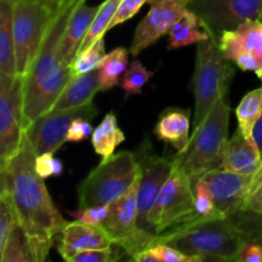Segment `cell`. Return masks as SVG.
Segmentation results:
<instances>
[{"label":"cell","instance_id":"cell-1","mask_svg":"<svg viewBox=\"0 0 262 262\" xmlns=\"http://www.w3.org/2000/svg\"><path fill=\"white\" fill-rule=\"evenodd\" d=\"M36 156L25 132L19 150L0 166V192H4L12 202L18 223L27 237L33 262H42L67 222L54 205L43 178L36 171Z\"/></svg>","mask_w":262,"mask_h":262},{"label":"cell","instance_id":"cell-2","mask_svg":"<svg viewBox=\"0 0 262 262\" xmlns=\"http://www.w3.org/2000/svg\"><path fill=\"white\" fill-rule=\"evenodd\" d=\"M81 0H66L56 9L37 55L22 78L25 129L31 122L50 112L64 87L73 78L71 67L61 54L64 32L69 17Z\"/></svg>","mask_w":262,"mask_h":262},{"label":"cell","instance_id":"cell-3","mask_svg":"<svg viewBox=\"0 0 262 262\" xmlns=\"http://www.w3.org/2000/svg\"><path fill=\"white\" fill-rule=\"evenodd\" d=\"M159 242L188 255L201 256L206 261H237L241 246L246 239L229 217L212 216L200 217L159 234Z\"/></svg>","mask_w":262,"mask_h":262},{"label":"cell","instance_id":"cell-4","mask_svg":"<svg viewBox=\"0 0 262 262\" xmlns=\"http://www.w3.org/2000/svg\"><path fill=\"white\" fill-rule=\"evenodd\" d=\"M230 106L225 97L212 106L204 122L193 129L188 145L173 161L196 181L205 173L220 169L228 141Z\"/></svg>","mask_w":262,"mask_h":262},{"label":"cell","instance_id":"cell-5","mask_svg":"<svg viewBox=\"0 0 262 262\" xmlns=\"http://www.w3.org/2000/svg\"><path fill=\"white\" fill-rule=\"evenodd\" d=\"M235 64L223 54L219 40L210 36L207 40L197 43L196 67L193 73L194 119L196 129L210 110L229 91L230 82L234 77Z\"/></svg>","mask_w":262,"mask_h":262},{"label":"cell","instance_id":"cell-6","mask_svg":"<svg viewBox=\"0 0 262 262\" xmlns=\"http://www.w3.org/2000/svg\"><path fill=\"white\" fill-rule=\"evenodd\" d=\"M140 174L138 161L130 151H120L102 159L77 187L78 207L112 204L132 188Z\"/></svg>","mask_w":262,"mask_h":262},{"label":"cell","instance_id":"cell-7","mask_svg":"<svg viewBox=\"0 0 262 262\" xmlns=\"http://www.w3.org/2000/svg\"><path fill=\"white\" fill-rule=\"evenodd\" d=\"M200 219L194 209V189L191 177L173 161V169L161 188L146 222V229L164 234Z\"/></svg>","mask_w":262,"mask_h":262},{"label":"cell","instance_id":"cell-8","mask_svg":"<svg viewBox=\"0 0 262 262\" xmlns=\"http://www.w3.org/2000/svg\"><path fill=\"white\" fill-rule=\"evenodd\" d=\"M138 184L110 204L109 214L101 227L117 247H120L130 260L138 253L159 243V235L143 229L138 224Z\"/></svg>","mask_w":262,"mask_h":262},{"label":"cell","instance_id":"cell-9","mask_svg":"<svg viewBox=\"0 0 262 262\" xmlns=\"http://www.w3.org/2000/svg\"><path fill=\"white\" fill-rule=\"evenodd\" d=\"M58 8L31 0H15L13 12V33L15 43L17 74L25 77L37 55L49 25Z\"/></svg>","mask_w":262,"mask_h":262},{"label":"cell","instance_id":"cell-10","mask_svg":"<svg viewBox=\"0 0 262 262\" xmlns=\"http://www.w3.org/2000/svg\"><path fill=\"white\" fill-rule=\"evenodd\" d=\"M188 9L197 15L200 26L219 40L224 31L261 19L262 0H189Z\"/></svg>","mask_w":262,"mask_h":262},{"label":"cell","instance_id":"cell-11","mask_svg":"<svg viewBox=\"0 0 262 262\" xmlns=\"http://www.w3.org/2000/svg\"><path fill=\"white\" fill-rule=\"evenodd\" d=\"M23 135L22 77L0 74V166L19 150Z\"/></svg>","mask_w":262,"mask_h":262},{"label":"cell","instance_id":"cell-12","mask_svg":"<svg viewBox=\"0 0 262 262\" xmlns=\"http://www.w3.org/2000/svg\"><path fill=\"white\" fill-rule=\"evenodd\" d=\"M99 114L94 102L74 109L49 112L31 122L25 129L36 154L55 152L67 142L69 127L77 118L94 119Z\"/></svg>","mask_w":262,"mask_h":262},{"label":"cell","instance_id":"cell-13","mask_svg":"<svg viewBox=\"0 0 262 262\" xmlns=\"http://www.w3.org/2000/svg\"><path fill=\"white\" fill-rule=\"evenodd\" d=\"M258 174H242L220 168L207 171L200 178L211 192L217 215L229 217L245 207Z\"/></svg>","mask_w":262,"mask_h":262},{"label":"cell","instance_id":"cell-14","mask_svg":"<svg viewBox=\"0 0 262 262\" xmlns=\"http://www.w3.org/2000/svg\"><path fill=\"white\" fill-rule=\"evenodd\" d=\"M140 165V184H138V224L146 229V222L161 188L165 184L173 169V159L158 156L152 152L150 142L145 140L135 154Z\"/></svg>","mask_w":262,"mask_h":262},{"label":"cell","instance_id":"cell-15","mask_svg":"<svg viewBox=\"0 0 262 262\" xmlns=\"http://www.w3.org/2000/svg\"><path fill=\"white\" fill-rule=\"evenodd\" d=\"M150 10L138 23L133 35L129 51L137 56L164 35L169 33L174 25L188 10L189 0H147Z\"/></svg>","mask_w":262,"mask_h":262},{"label":"cell","instance_id":"cell-16","mask_svg":"<svg viewBox=\"0 0 262 262\" xmlns=\"http://www.w3.org/2000/svg\"><path fill=\"white\" fill-rule=\"evenodd\" d=\"M112 246H114V243L101 225H89L76 220L67 223L61 230L56 248L64 260L71 262L77 253Z\"/></svg>","mask_w":262,"mask_h":262},{"label":"cell","instance_id":"cell-17","mask_svg":"<svg viewBox=\"0 0 262 262\" xmlns=\"http://www.w3.org/2000/svg\"><path fill=\"white\" fill-rule=\"evenodd\" d=\"M223 169L242 174H257L262 170V156L252 138L238 128L225 146Z\"/></svg>","mask_w":262,"mask_h":262},{"label":"cell","instance_id":"cell-18","mask_svg":"<svg viewBox=\"0 0 262 262\" xmlns=\"http://www.w3.org/2000/svg\"><path fill=\"white\" fill-rule=\"evenodd\" d=\"M99 9L100 5L90 7L86 4V0H81L69 17L66 32H64L63 43H61L63 59L69 67L78 54L82 42L86 38Z\"/></svg>","mask_w":262,"mask_h":262},{"label":"cell","instance_id":"cell-19","mask_svg":"<svg viewBox=\"0 0 262 262\" xmlns=\"http://www.w3.org/2000/svg\"><path fill=\"white\" fill-rule=\"evenodd\" d=\"M191 112L188 109L168 107L159 117L154 132L156 137L182 152L189 142Z\"/></svg>","mask_w":262,"mask_h":262},{"label":"cell","instance_id":"cell-20","mask_svg":"<svg viewBox=\"0 0 262 262\" xmlns=\"http://www.w3.org/2000/svg\"><path fill=\"white\" fill-rule=\"evenodd\" d=\"M100 91L99 69L73 77L64 87L61 94L54 102L50 112L74 109L94 102V97ZM49 113V112H48Z\"/></svg>","mask_w":262,"mask_h":262},{"label":"cell","instance_id":"cell-21","mask_svg":"<svg viewBox=\"0 0 262 262\" xmlns=\"http://www.w3.org/2000/svg\"><path fill=\"white\" fill-rule=\"evenodd\" d=\"M219 46L227 58L237 51H245L262 60V20H246L237 30L224 31Z\"/></svg>","mask_w":262,"mask_h":262},{"label":"cell","instance_id":"cell-22","mask_svg":"<svg viewBox=\"0 0 262 262\" xmlns=\"http://www.w3.org/2000/svg\"><path fill=\"white\" fill-rule=\"evenodd\" d=\"M15 0H0V74L15 77V43L13 33V12Z\"/></svg>","mask_w":262,"mask_h":262},{"label":"cell","instance_id":"cell-23","mask_svg":"<svg viewBox=\"0 0 262 262\" xmlns=\"http://www.w3.org/2000/svg\"><path fill=\"white\" fill-rule=\"evenodd\" d=\"M90 138L95 152L102 159H106L114 154L115 148L120 143L124 142L125 136L118 125L117 115L112 112L105 115L102 122L95 128Z\"/></svg>","mask_w":262,"mask_h":262},{"label":"cell","instance_id":"cell-24","mask_svg":"<svg viewBox=\"0 0 262 262\" xmlns=\"http://www.w3.org/2000/svg\"><path fill=\"white\" fill-rule=\"evenodd\" d=\"M129 53L124 48H115L104 56L99 67L100 91L119 86L120 79L129 66Z\"/></svg>","mask_w":262,"mask_h":262},{"label":"cell","instance_id":"cell-25","mask_svg":"<svg viewBox=\"0 0 262 262\" xmlns=\"http://www.w3.org/2000/svg\"><path fill=\"white\" fill-rule=\"evenodd\" d=\"M200 20L194 13L191 10H187L186 14L171 27L169 31V49H179L183 46L192 45V43H199L201 41L207 40L210 37L209 32L206 31H200Z\"/></svg>","mask_w":262,"mask_h":262},{"label":"cell","instance_id":"cell-26","mask_svg":"<svg viewBox=\"0 0 262 262\" xmlns=\"http://www.w3.org/2000/svg\"><path fill=\"white\" fill-rule=\"evenodd\" d=\"M262 114V86L243 96L235 109L238 128L247 138H252V130Z\"/></svg>","mask_w":262,"mask_h":262},{"label":"cell","instance_id":"cell-27","mask_svg":"<svg viewBox=\"0 0 262 262\" xmlns=\"http://www.w3.org/2000/svg\"><path fill=\"white\" fill-rule=\"evenodd\" d=\"M122 0H105L104 3L100 4V9L97 12L96 17H95L94 22H92L91 27H90L89 33H87L86 38L82 42L81 49L78 53L86 50V49L91 48L96 41L102 38L105 33L109 31L110 22H112L113 17H114L117 8Z\"/></svg>","mask_w":262,"mask_h":262},{"label":"cell","instance_id":"cell-28","mask_svg":"<svg viewBox=\"0 0 262 262\" xmlns=\"http://www.w3.org/2000/svg\"><path fill=\"white\" fill-rule=\"evenodd\" d=\"M0 261L2 262H33L27 237L20 225L13 229L7 242L0 247Z\"/></svg>","mask_w":262,"mask_h":262},{"label":"cell","instance_id":"cell-29","mask_svg":"<svg viewBox=\"0 0 262 262\" xmlns=\"http://www.w3.org/2000/svg\"><path fill=\"white\" fill-rule=\"evenodd\" d=\"M154 74H155V72L148 71L138 59L130 61L128 68L125 69L124 74H123L122 79H120L119 84L123 91L125 92L124 99L127 100L132 95H140L142 92L143 86L150 81Z\"/></svg>","mask_w":262,"mask_h":262},{"label":"cell","instance_id":"cell-30","mask_svg":"<svg viewBox=\"0 0 262 262\" xmlns=\"http://www.w3.org/2000/svg\"><path fill=\"white\" fill-rule=\"evenodd\" d=\"M105 55H106L105 54V41L102 37L99 41H96L91 48L77 54V56L71 64V71L73 73V77L99 69L100 63Z\"/></svg>","mask_w":262,"mask_h":262},{"label":"cell","instance_id":"cell-31","mask_svg":"<svg viewBox=\"0 0 262 262\" xmlns=\"http://www.w3.org/2000/svg\"><path fill=\"white\" fill-rule=\"evenodd\" d=\"M194 189V209L200 217L219 216L215 207L214 199L211 196L209 187L206 186L201 178H197L193 182Z\"/></svg>","mask_w":262,"mask_h":262},{"label":"cell","instance_id":"cell-32","mask_svg":"<svg viewBox=\"0 0 262 262\" xmlns=\"http://www.w3.org/2000/svg\"><path fill=\"white\" fill-rule=\"evenodd\" d=\"M19 224L9 197L0 192V247L5 245L8 237Z\"/></svg>","mask_w":262,"mask_h":262},{"label":"cell","instance_id":"cell-33","mask_svg":"<svg viewBox=\"0 0 262 262\" xmlns=\"http://www.w3.org/2000/svg\"><path fill=\"white\" fill-rule=\"evenodd\" d=\"M155 262H204L206 261L201 256H192L179 251L178 248L171 247L165 243H156L150 247Z\"/></svg>","mask_w":262,"mask_h":262},{"label":"cell","instance_id":"cell-34","mask_svg":"<svg viewBox=\"0 0 262 262\" xmlns=\"http://www.w3.org/2000/svg\"><path fill=\"white\" fill-rule=\"evenodd\" d=\"M120 250H122L120 247L113 248L112 246V247L83 251L77 253L71 262H117L127 255L124 251L120 252Z\"/></svg>","mask_w":262,"mask_h":262},{"label":"cell","instance_id":"cell-35","mask_svg":"<svg viewBox=\"0 0 262 262\" xmlns=\"http://www.w3.org/2000/svg\"><path fill=\"white\" fill-rule=\"evenodd\" d=\"M109 209L110 204L97 205V206L83 207V209L79 207L77 211H68V214L73 216L74 220H77V222L100 227L105 222V219H106L107 214H109Z\"/></svg>","mask_w":262,"mask_h":262},{"label":"cell","instance_id":"cell-36","mask_svg":"<svg viewBox=\"0 0 262 262\" xmlns=\"http://www.w3.org/2000/svg\"><path fill=\"white\" fill-rule=\"evenodd\" d=\"M145 3H147V0H122L119 5H118L117 12H115L114 17H113L112 22H110L109 30L135 17L140 12V9L143 7Z\"/></svg>","mask_w":262,"mask_h":262},{"label":"cell","instance_id":"cell-37","mask_svg":"<svg viewBox=\"0 0 262 262\" xmlns=\"http://www.w3.org/2000/svg\"><path fill=\"white\" fill-rule=\"evenodd\" d=\"M95 128H92L90 120L84 118H77L69 127L67 133V142H82L86 138L91 137Z\"/></svg>","mask_w":262,"mask_h":262},{"label":"cell","instance_id":"cell-38","mask_svg":"<svg viewBox=\"0 0 262 262\" xmlns=\"http://www.w3.org/2000/svg\"><path fill=\"white\" fill-rule=\"evenodd\" d=\"M243 209L248 210V211L257 215L258 217L262 219V170L260 171V174H258L256 184L253 186L252 191H251L250 196H248Z\"/></svg>","mask_w":262,"mask_h":262},{"label":"cell","instance_id":"cell-39","mask_svg":"<svg viewBox=\"0 0 262 262\" xmlns=\"http://www.w3.org/2000/svg\"><path fill=\"white\" fill-rule=\"evenodd\" d=\"M238 262H262V243L245 242L237 256Z\"/></svg>","mask_w":262,"mask_h":262},{"label":"cell","instance_id":"cell-40","mask_svg":"<svg viewBox=\"0 0 262 262\" xmlns=\"http://www.w3.org/2000/svg\"><path fill=\"white\" fill-rule=\"evenodd\" d=\"M54 163H55V158H54V152H42L38 154L36 156V171L41 178L46 179L49 177L54 176Z\"/></svg>","mask_w":262,"mask_h":262},{"label":"cell","instance_id":"cell-41","mask_svg":"<svg viewBox=\"0 0 262 262\" xmlns=\"http://www.w3.org/2000/svg\"><path fill=\"white\" fill-rule=\"evenodd\" d=\"M252 140L255 141L256 146H257L258 151H260V154L262 156V114H261L260 119H258L257 123L255 124V127H253Z\"/></svg>","mask_w":262,"mask_h":262},{"label":"cell","instance_id":"cell-42","mask_svg":"<svg viewBox=\"0 0 262 262\" xmlns=\"http://www.w3.org/2000/svg\"><path fill=\"white\" fill-rule=\"evenodd\" d=\"M31 2L41 3V4L50 5V7H53V8H58L59 5H60L63 2H66V0H31Z\"/></svg>","mask_w":262,"mask_h":262},{"label":"cell","instance_id":"cell-43","mask_svg":"<svg viewBox=\"0 0 262 262\" xmlns=\"http://www.w3.org/2000/svg\"><path fill=\"white\" fill-rule=\"evenodd\" d=\"M63 173V163L58 159H55V163H54V176H60Z\"/></svg>","mask_w":262,"mask_h":262},{"label":"cell","instance_id":"cell-44","mask_svg":"<svg viewBox=\"0 0 262 262\" xmlns=\"http://www.w3.org/2000/svg\"><path fill=\"white\" fill-rule=\"evenodd\" d=\"M258 242H260V243H262V238H261V239H260V241H258Z\"/></svg>","mask_w":262,"mask_h":262},{"label":"cell","instance_id":"cell-45","mask_svg":"<svg viewBox=\"0 0 262 262\" xmlns=\"http://www.w3.org/2000/svg\"><path fill=\"white\" fill-rule=\"evenodd\" d=\"M261 20H262V17H261Z\"/></svg>","mask_w":262,"mask_h":262}]
</instances>
